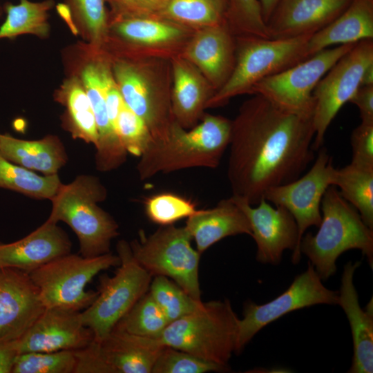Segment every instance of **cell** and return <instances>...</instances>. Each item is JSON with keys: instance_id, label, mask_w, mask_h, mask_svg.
I'll return each mask as SVG.
<instances>
[{"instance_id": "cell-22", "label": "cell", "mask_w": 373, "mask_h": 373, "mask_svg": "<svg viewBox=\"0 0 373 373\" xmlns=\"http://www.w3.org/2000/svg\"><path fill=\"white\" fill-rule=\"evenodd\" d=\"M360 261L344 265L338 291V302L348 319L353 340V358L350 373L373 372V299L365 308L359 304L354 275Z\"/></svg>"}, {"instance_id": "cell-14", "label": "cell", "mask_w": 373, "mask_h": 373, "mask_svg": "<svg viewBox=\"0 0 373 373\" xmlns=\"http://www.w3.org/2000/svg\"><path fill=\"white\" fill-rule=\"evenodd\" d=\"M338 291L327 288L308 262L307 269L278 296L262 305L252 301L245 303L243 318L238 323L235 354L242 352L263 327L287 314L316 305H338Z\"/></svg>"}, {"instance_id": "cell-1", "label": "cell", "mask_w": 373, "mask_h": 373, "mask_svg": "<svg viewBox=\"0 0 373 373\" xmlns=\"http://www.w3.org/2000/svg\"><path fill=\"white\" fill-rule=\"evenodd\" d=\"M232 120L227 178L232 195L257 204L269 188L294 181L314 160L313 115L252 95Z\"/></svg>"}, {"instance_id": "cell-26", "label": "cell", "mask_w": 373, "mask_h": 373, "mask_svg": "<svg viewBox=\"0 0 373 373\" xmlns=\"http://www.w3.org/2000/svg\"><path fill=\"white\" fill-rule=\"evenodd\" d=\"M365 39H373V0H352L334 20L310 37L306 52L309 57L332 46Z\"/></svg>"}, {"instance_id": "cell-46", "label": "cell", "mask_w": 373, "mask_h": 373, "mask_svg": "<svg viewBox=\"0 0 373 373\" xmlns=\"http://www.w3.org/2000/svg\"><path fill=\"white\" fill-rule=\"evenodd\" d=\"M361 86H373V63L365 69L361 77Z\"/></svg>"}, {"instance_id": "cell-5", "label": "cell", "mask_w": 373, "mask_h": 373, "mask_svg": "<svg viewBox=\"0 0 373 373\" xmlns=\"http://www.w3.org/2000/svg\"><path fill=\"white\" fill-rule=\"evenodd\" d=\"M107 191L95 176L81 175L69 184L61 186L50 200L48 220L67 224L79 240V254L86 258L110 251L111 243L119 235V225L98 203Z\"/></svg>"}, {"instance_id": "cell-12", "label": "cell", "mask_w": 373, "mask_h": 373, "mask_svg": "<svg viewBox=\"0 0 373 373\" xmlns=\"http://www.w3.org/2000/svg\"><path fill=\"white\" fill-rule=\"evenodd\" d=\"M355 44L323 49L302 61L256 84L249 94L261 95L289 111L313 115V91L328 70Z\"/></svg>"}, {"instance_id": "cell-17", "label": "cell", "mask_w": 373, "mask_h": 373, "mask_svg": "<svg viewBox=\"0 0 373 373\" xmlns=\"http://www.w3.org/2000/svg\"><path fill=\"white\" fill-rule=\"evenodd\" d=\"M45 309L28 273L0 268V340L19 339Z\"/></svg>"}, {"instance_id": "cell-32", "label": "cell", "mask_w": 373, "mask_h": 373, "mask_svg": "<svg viewBox=\"0 0 373 373\" xmlns=\"http://www.w3.org/2000/svg\"><path fill=\"white\" fill-rule=\"evenodd\" d=\"M61 185L58 174L40 175L0 154V188L36 199L50 200Z\"/></svg>"}, {"instance_id": "cell-23", "label": "cell", "mask_w": 373, "mask_h": 373, "mask_svg": "<svg viewBox=\"0 0 373 373\" xmlns=\"http://www.w3.org/2000/svg\"><path fill=\"white\" fill-rule=\"evenodd\" d=\"M171 64L173 116L180 126L190 129L200 122L215 90L201 72L181 55L171 58Z\"/></svg>"}, {"instance_id": "cell-10", "label": "cell", "mask_w": 373, "mask_h": 373, "mask_svg": "<svg viewBox=\"0 0 373 373\" xmlns=\"http://www.w3.org/2000/svg\"><path fill=\"white\" fill-rule=\"evenodd\" d=\"M192 238L184 227L161 226L153 234L131 242L136 261L152 276L171 278L187 294L200 300L199 262L200 254L193 248Z\"/></svg>"}, {"instance_id": "cell-39", "label": "cell", "mask_w": 373, "mask_h": 373, "mask_svg": "<svg viewBox=\"0 0 373 373\" xmlns=\"http://www.w3.org/2000/svg\"><path fill=\"white\" fill-rule=\"evenodd\" d=\"M115 131L127 151L140 157L153 140L144 122L125 104L118 114Z\"/></svg>"}, {"instance_id": "cell-2", "label": "cell", "mask_w": 373, "mask_h": 373, "mask_svg": "<svg viewBox=\"0 0 373 373\" xmlns=\"http://www.w3.org/2000/svg\"><path fill=\"white\" fill-rule=\"evenodd\" d=\"M231 126L232 120L208 113L190 129L174 121L167 138L152 140L140 156V178L145 180L159 173L193 167L216 168L229 146Z\"/></svg>"}, {"instance_id": "cell-44", "label": "cell", "mask_w": 373, "mask_h": 373, "mask_svg": "<svg viewBox=\"0 0 373 373\" xmlns=\"http://www.w3.org/2000/svg\"><path fill=\"white\" fill-rule=\"evenodd\" d=\"M18 354L17 340H0V373H12Z\"/></svg>"}, {"instance_id": "cell-25", "label": "cell", "mask_w": 373, "mask_h": 373, "mask_svg": "<svg viewBox=\"0 0 373 373\" xmlns=\"http://www.w3.org/2000/svg\"><path fill=\"white\" fill-rule=\"evenodd\" d=\"M184 227L200 254L224 238L238 234L251 236L245 215L231 197L220 200L213 208L199 209L187 218Z\"/></svg>"}, {"instance_id": "cell-45", "label": "cell", "mask_w": 373, "mask_h": 373, "mask_svg": "<svg viewBox=\"0 0 373 373\" xmlns=\"http://www.w3.org/2000/svg\"><path fill=\"white\" fill-rule=\"evenodd\" d=\"M279 1L280 0H258L262 17L266 23Z\"/></svg>"}, {"instance_id": "cell-8", "label": "cell", "mask_w": 373, "mask_h": 373, "mask_svg": "<svg viewBox=\"0 0 373 373\" xmlns=\"http://www.w3.org/2000/svg\"><path fill=\"white\" fill-rule=\"evenodd\" d=\"M116 250L120 262L114 275L99 277L96 298L80 312L83 324L93 331L98 341L106 338L147 293L151 282L152 276L136 261L128 242L119 240Z\"/></svg>"}, {"instance_id": "cell-43", "label": "cell", "mask_w": 373, "mask_h": 373, "mask_svg": "<svg viewBox=\"0 0 373 373\" xmlns=\"http://www.w3.org/2000/svg\"><path fill=\"white\" fill-rule=\"evenodd\" d=\"M350 102L358 108L362 122L373 123V86H361Z\"/></svg>"}, {"instance_id": "cell-29", "label": "cell", "mask_w": 373, "mask_h": 373, "mask_svg": "<svg viewBox=\"0 0 373 373\" xmlns=\"http://www.w3.org/2000/svg\"><path fill=\"white\" fill-rule=\"evenodd\" d=\"M333 185L341 195L359 213L363 222L373 229V169L352 163L336 169Z\"/></svg>"}, {"instance_id": "cell-38", "label": "cell", "mask_w": 373, "mask_h": 373, "mask_svg": "<svg viewBox=\"0 0 373 373\" xmlns=\"http://www.w3.org/2000/svg\"><path fill=\"white\" fill-rule=\"evenodd\" d=\"M229 370V367L202 360L186 352L164 346L151 373H205Z\"/></svg>"}, {"instance_id": "cell-41", "label": "cell", "mask_w": 373, "mask_h": 373, "mask_svg": "<svg viewBox=\"0 0 373 373\" xmlns=\"http://www.w3.org/2000/svg\"><path fill=\"white\" fill-rule=\"evenodd\" d=\"M227 19L231 25L240 29L258 26L263 19L258 0H229Z\"/></svg>"}, {"instance_id": "cell-13", "label": "cell", "mask_w": 373, "mask_h": 373, "mask_svg": "<svg viewBox=\"0 0 373 373\" xmlns=\"http://www.w3.org/2000/svg\"><path fill=\"white\" fill-rule=\"evenodd\" d=\"M372 63L373 39L360 41L317 84L313 91L314 150L320 149L331 122L361 86L362 75Z\"/></svg>"}, {"instance_id": "cell-24", "label": "cell", "mask_w": 373, "mask_h": 373, "mask_svg": "<svg viewBox=\"0 0 373 373\" xmlns=\"http://www.w3.org/2000/svg\"><path fill=\"white\" fill-rule=\"evenodd\" d=\"M98 343L108 373H151L164 347L157 338L135 335L117 326Z\"/></svg>"}, {"instance_id": "cell-20", "label": "cell", "mask_w": 373, "mask_h": 373, "mask_svg": "<svg viewBox=\"0 0 373 373\" xmlns=\"http://www.w3.org/2000/svg\"><path fill=\"white\" fill-rule=\"evenodd\" d=\"M352 0H280L267 26L271 39L313 35L349 6Z\"/></svg>"}, {"instance_id": "cell-15", "label": "cell", "mask_w": 373, "mask_h": 373, "mask_svg": "<svg viewBox=\"0 0 373 373\" xmlns=\"http://www.w3.org/2000/svg\"><path fill=\"white\" fill-rule=\"evenodd\" d=\"M310 169L290 182L269 188L264 198L287 209L298 227L299 246L306 230L318 227L322 218L321 202L327 188L333 185L336 168L325 148L321 147Z\"/></svg>"}, {"instance_id": "cell-6", "label": "cell", "mask_w": 373, "mask_h": 373, "mask_svg": "<svg viewBox=\"0 0 373 373\" xmlns=\"http://www.w3.org/2000/svg\"><path fill=\"white\" fill-rule=\"evenodd\" d=\"M239 320L229 299L203 303L200 309L169 323L157 339L163 346L229 368Z\"/></svg>"}, {"instance_id": "cell-34", "label": "cell", "mask_w": 373, "mask_h": 373, "mask_svg": "<svg viewBox=\"0 0 373 373\" xmlns=\"http://www.w3.org/2000/svg\"><path fill=\"white\" fill-rule=\"evenodd\" d=\"M149 290L169 323L196 311L203 305L201 300L195 299L166 276H154Z\"/></svg>"}, {"instance_id": "cell-28", "label": "cell", "mask_w": 373, "mask_h": 373, "mask_svg": "<svg viewBox=\"0 0 373 373\" xmlns=\"http://www.w3.org/2000/svg\"><path fill=\"white\" fill-rule=\"evenodd\" d=\"M65 107L63 125L75 139H80L95 146L97 129L95 115L82 84L77 77L68 79L57 96Z\"/></svg>"}, {"instance_id": "cell-4", "label": "cell", "mask_w": 373, "mask_h": 373, "mask_svg": "<svg viewBox=\"0 0 373 373\" xmlns=\"http://www.w3.org/2000/svg\"><path fill=\"white\" fill-rule=\"evenodd\" d=\"M321 222L315 234L301 238L300 251L309 259L322 280L336 271V262L345 251L358 249L373 268V229L363 222L358 211L329 186L321 202Z\"/></svg>"}, {"instance_id": "cell-21", "label": "cell", "mask_w": 373, "mask_h": 373, "mask_svg": "<svg viewBox=\"0 0 373 373\" xmlns=\"http://www.w3.org/2000/svg\"><path fill=\"white\" fill-rule=\"evenodd\" d=\"M72 242L67 233L48 220L24 238L0 243V268H15L28 274L71 252Z\"/></svg>"}, {"instance_id": "cell-35", "label": "cell", "mask_w": 373, "mask_h": 373, "mask_svg": "<svg viewBox=\"0 0 373 373\" xmlns=\"http://www.w3.org/2000/svg\"><path fill=\"white\" fill-rule=\"evenodd\" d=\"M169 324L157 304L146 293L116 326L135 335L157 338Z\"/></svg>"}, {"instance_id": "cell-40", "label": "cell", "mask_w": 373, "mask_h": 373, "mask_svg": "<svg viewBox=\"0 0 373 373\" xmlns=\"http://www.w3.org/2000/svg\"><path fill=\"white\" fill-rule=\"evenodd\" d=\"M109 18L161 17L168 0H105Z\"/></svg>"}, {"instance_id": "cell-16", "label": "cell", "mask_w": 373, "mask_h": 373, "mask_svg": "<svg viewBox=\"0 0 373 373\" xmlns=\"http://www.w3.org/2000/svg\"><path fill=\"white\" fill-rule=\"evenodd\" d=\"M231 198L245 215L257 246L256 260L263 264L278 265L284 251H292L291 262L298 264L301 258L297 224L285 207H272L265 198L254 207L245 200Z\"/></svg>"}, {"instance_id": "cell-3", "label": "cell", "mask_w": 373, "mask_h": 373, "mask_svg": "<svg viewBox=\"0 0 373 373\" xmlns=\"http://www.w3.org/2000/svg\"><path fill=\"white\" fill-rule=\"evenodd\" d=\"M108 54L125 104L144 122L153 141L165 140L175 121L171 59Z\"/></svg>"}, {"instance_id": "cell-9", "label": "cell", "mask_w": 373, "mask_h": 373, "mask_svg": "<svg viewBox=\"0 0 373 373\" xmlns=\"http://www.w3.org/2000/svg\"><path fill=\"white\" fill-rule=\"evenodd\" d=\"M119 262L117 254L111 252L93 258L70 253L28 274L46 308L82 312L97 296V291L86 289L87 285L99 272L117 267Z\"/></svg>"}, {"instance_id": "cell-27", "label": "cell", "mask_w": 373, "mask_h": 373, "mask_svg": "<svg viewBox=\"0 0 373 373\" xmlns=\"http://www.w3.org/2000/svg\"><path fill=\"white\" fill-rule=\"evenodd\" d=\"M0 154L15 164L46 175L58 174L68 160L65 147L55 135L26 140L0 134Z\"/></svg>"}, {"instance_id": "cell-36", "label": "cell", "mask_w": 373, "mask_h": 373, "mask_svg": "<svg viewBox=\"0 0 373 373\" xmlns=\"http://www.w3.org/2000/svg\"><path fill=\"white\" fill-rule=\"evenodd\" d=\"M74 350L19 354L12 373H75Z\"/></svg>"}, {"instance_id": "cell-30", "label": "cell", "mask_w": 373, "mask_h": 373, "mask_svg": "<svg viewBox=\"0 0 373 373\" xmlns=\"http://www.w3.org/2000/svg\"><path fill=\"white\" fill-rule=\"evenodd\" d=\"M54 3L53 0H20L17 4L7 3L6 17L0 27V39H12L23 34L46 37L49 32L48 13Z\"/></svg>"}, {"instance_id": "cell-37", "label": "cell", "mask_w": 373, "mask_h": 373, "mask_svg": "<svg viewBox=\"0 0 373 373\" xmlns=\"http://www.w3.org/2000/svg\"><path fill=\"white\" fill-rule=\"evenodd\" d=\"M144 204L148 218L160 226L173 224L199 210L191 200L169 192L151 195L146 198Z\"/></svg>"}, {"instance_id": "cell-7", "label": "cell", "mask_w": 373, "mask_h": 373, "mask_svg": "<svg viewBox=\"0 0 373 373\" xmlns=\"http://www.w3.org/2000/svg\"><path fill=\"white\" fill-rule=\"evenodd\" d=\"M312 35L287 39L236 37L233 70L209 99L206 109L224 106L237 95L249 94L260 81L308 58L306 47Z\"/></svg>"}, {"instance_id": "cell-11", "label": "cell", "mask_w": 373, "mask_h": 373, "mask_svg": "<svg viewBox=\"0 0 373 373\" xmlns=\"http://www.w3.org/2000/svg\"><path fill=\"white\" fill-rule=\"evenodd\" d=\"M195 30L161 17L109 18V54L171 59L180 55Z\"/></svg>"}, {"instance_id": "cell-33", "label": "cell", "mask_w": 373, "mask_h": 373, "mask_svg": "<svg viewBox=\"0 0 373 373\" xmlns=\"http://www.w3.org/2000/svg\"><path fill=\"white\" fill-rule=\"evenodd\" d=\"M72 19L83 30L90 48L102 49L108 36L109 15L105 0H66Z\"/></svg>"}, {"instance_id": "cell-19", "label": "cell", "mask_w": 373, "mask_h": 373, "mask_svg": "<svg viewBox=\"0 0 373 373\" xmlns=\"http://www.w3.org/2000/svg\"><path fill=\"white\" fill-rule=\"evenodd\" d=\"M180 55L201 72L216 92L233 70L236 37L226 23L198 29Z\"/></svg>"}, {"instance_id": "cell-18", "label": "cell", "mask_w": 373, "mask_h": 373, "mask_svg": "<svg viewBox=\"0 0 373 373\" xmlns=\"http://www.w3.org/2000/svg\"><path fill=\"white\" fill-rule=\"evenodd\" d=\"M95 339L85 326L80 312L46 308L26 332L17 340L19 354L33 352L77 350Z\"/></svg>"}, {"instance_id": "cell-31", "label": "cell", "mask_w": 373, "mask_h": 373, "mask_svg": "<svg viewBox=\"0 0 373 373\" xmlns=\"http://www.w3.org/2000/svg\"><path fill=\"white\" fill-rule=\"evenodd\" d=\"M229 0H168L162 17L193 30L226 23Z\"/></svg>"}, {"instance_id": "cell-42", "label": "cell", "mask_w": 373, "mask_h": 373, "mask_svg": "<svg viewBox=\"0 0 373 373\" xmlns=\"http://www.w3.org/2000/svg\"><path fill=\"white\" fill-rule=\"evenodd\" d=\"M352 158L351 163L373 169V123L361 122L351 135Z\"/></svg>"}]
</instances>
